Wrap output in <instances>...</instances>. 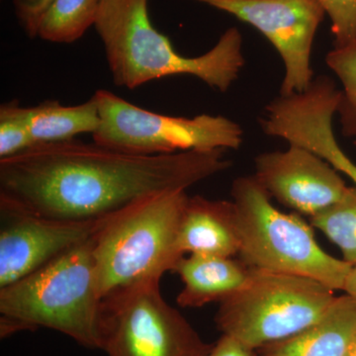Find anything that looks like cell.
I'll list each match as a JSON object with an SVG mask.
<instances>
[{"label": "cell", "instance_id": "obj_1", "mask_svg": "<svg viewBox=\"0 0 356 356\" xmlns=\"http://www.w3.org/2000/svg\"><path fill=\"white\" fill-rule=\"evenodd\" d=\"M225 149L140 156L76 139L0 159V197L50 219L93 221L228 170Z\"/></svg>", "mask_w": 356, "mask_h": 356}, {"label": "cell", "instance_id": "obj_2", "mask_svg": "<svg viewBox=\"0 0 356 356\" xmlns=\"http://www.w3.org/2000/svg\"><path fill=\"white\" fill-rule=\"evenodd\" d=\"M95 28L115 86L130 90L168 76H191L226 92L245 63L242 33L236 27L203 55L178 53L152 22L149 0H102Z\"/></svg>", "mask_w": 356, "mask_h": 356}, {"label": "cell", "instance_id": "obj_3", "mask_svg": "<svg viewBox=\"0 0 356 356\" xmlns=\"http://www.w3.org/2000/svg\"><path fill=\"white\" fill-rule=\"evenodd\" d=\"M91 238L0 288L2 337L46 327L89 350H102L103 299Z\"/></svg>", "mask_w": 356, "mask_h": 356}, {"label": "cell", "instance_id": "obj_4", "mask_svg": "<svg viewBox=\"0 0 356 356\" xmlns=\"http://www.w3.org/2000/svg\"><path fill=\"white\" fill-rule=\"evenodd\" d=\"M186 191L158 192L104 217L91 238L102 299L161 281L184 254L179 232Z\"/></svg>", "mask_w": 356, "mask_h": 356}, {"label": "cell", "instance_id": "obj_5", "mask_svg": "<svg viewBox=\"0 0 356 356\" xmlns=\"http://www.w3.org/2000/svg\"><path fill=\"white\" fill-rule=\"evenodd\" d=\"M231 194L238 214L241 261L252 268L303 276L343 291L350 264L323 250L301 217L278 210L254 175L234 180Z\"/></svg>", "mask_w": 356, "mask_h": 356}, {"label": "cell", "instance_id": "obj_6", "mask_svg": "<svg viewBox=\"0 0 356 356\" xmlns=\"http://www.w3.org/2000/svg\"><path fill=\"white\" fill-rule=\"evenodd\" d=\"M334 292L311 278L250 267L245 286L220 303L215 322L222 334L257 350L317 322Z\"/></svg>", "mask_w": 356, "mask_h": 356}, {"label": "cell", "instance_id": "obj_7", "mask_svg": "<svg viewBox=\"0 0 356 356\" xmlns=\"http://www.w3.org/2000/svg\"><path fill=\"white\" fill-rule=\"evenodd\" d=\"M100 124L92 135L102 146L140 156L191 151L238 149L243 131L240 124L221 115L168 116L142 108L106 89L93 95Z\"/></svg>", "mask_w": 356, "mask_h": 356}, {"label": "cell", "instance_id": "obj_8", "mask_svg": "<svg viewBox=\"0 0 356 356\" xmlns=\"http://www.w3.org/2000/svg\"><path fill=\"white\" fill-rule=\"evenodd\" d=\"M161 281L103 299L102 350L108 356H208L213 344L161 296Z\"/></svg>", "mask_w": 356, "mask_h": 356}, {"label": "cell", "instance_id": "obj_9", "mask_svg": "<svg viewBox=\"0 0 356 356\" xmlns=\"http://www.w3.org/2000/svg\"><path fill=\"white\" fill-rule=\"evenodd\" d=\"M231 14L264 35L284 63L280 95L304 92L314 81L312 48L325 13L317 0H193Z\"/></svg>", "mask_w": 356, "mask_h": 356}, {"label": "cell", "instance_id": "obj_10", "mask_svg": "<svg viewBox=\"0 0 356 356\" xmlns=\"http://www.w3.org/2000/svg\"><path fill=\"white\" fill-rule=\"evenodd\" d=\"M102 219H50L0 197V288L13 284L86 242L95 235Z\"/></svg>", "mask_w": 356, "mask_h": 356}, {"label": "cell", "instance_id": "obj_11", "mask_svg": "<svg viewBox=\"0 0 356 356\" xmlns=\"http://www.w3.org/2000/svg\"><path fill=\"white\" fill-rule=\"evenodd\" d=\"M254 168L255 178L271 198L310 218L337 202L348 188L334 166L294 145L259 154Z\"/></svg>", "mask_w": 356, "mask_h": 356}, {"label": "cell", "instance_id": "obj_12", "mask_svg": "<svg viewBox=\"0 0 356 356\" xmlns=\"http://www.w3.org/2000/svg\"><path fill=\"white\" fill-rule=\"evenodd\" d=\"M179 248L184 255L238 257L241 238L233 201L188 197L180 225Z\"/></svg>", "mask_w": 356, "mask_h": 356}, {"label": "cell", "instance_id": "obj_13", "mask_svg": "<svg viewBox=\"0 0 356 356\" xmlns=\"http://www.w3.org/2000/svg\"><path fill=\"white\" fill-rule=\"evenodd\" d=\"M172 273L178 274L184 288L177 301L182 308H200L222 301L240 291L250 275V267L240 259L219 255L187 254Z\"/></svg>", "mask_w": 356, "mask_h": 356}, {"label": "cell", "instance_id": "obj_14", "mask_svg": "<svg viewBox=\"0 0 356 356\" xmlns=\"http://www.w3.org/2000/svg\"><path fill=\"white\" fill-rule=\"evenodd\" d=\"M336 113L337 102L329 96L307 98L287 115L281 134L288 144L318 154L356 186V163L344 153L334 136L332 121Z\"/></svg>", "mask_w": 356, "mask_h": 356}, {"label": "cell", "instance_id": "obj_15", "mask_svg": "<svg viewBox=\"0 0 356 356\" xmlns=\"http://www.w3.org/2000/svg\"><path fill=\"white\" fill-rule=\"evenodd\" d=\"M355 337L356 300L344 293L310 327L257 351L259 356H346Z\"/></svg>", "mask_w": 356, "mask_h": 356}, {"label": "cell", "instance_id": "obj_16", "mask_svg": "<svg viewBox=\"0 0 356 356\" xmlns=\"http://www.w3.org/2000/svg\"><path fill=\"white\" fill-rule=\"evenodd\" d=\"M28 109L33 145L72 140L81 134L92 136L99 127V110L93 96L72 106L47 100Z\"/></svg>", "mask_w": 356, "mask_h": 356}, {"label": "cell", "instance_id": "obj_17", "mask_svg": "<svg viewBox=\"0 0 356 356\" xmlns=\"http://www.w3.org/2000/svg\"><path fill=\"white\" fill-rule=\"evenodd\" d=\"M102 0H54L40 21L37 38L57 44L77 41L95 27Z\"/></svg>", "mask_w": 356, "mask_h": 356}, {"label": "cell", "instance_id": "obj_18", "mask_svg": "<svg viewBox=\"0 0 356 356\" xmlns=\"http://www.w3.org/2000/svg\"><path fill=\"white\" fill-rule=\"evenodd\" d=\"M310 221L341 250L343 261L356 266V186H348L343 197Z\"/></svg>", "mask_w": 356, "mask_h": 356}, {"label": "cell", "instance_id": "obj_19", "mask_svg": "<svg viewBox=\"0 0 356 356\" xmlns=\"http://www.w3.org/2000/svg\"><path fill=\"white\" fill-rule=\"evenodd\" d=\"M325 63L343 86L337 111L341 133L356 140V44L332 49Z\"/></svg>", "mask_w": 356, "mask_h": 356}, {"label": "cell", "instance_id": "obj_20", "mask_svg": "<svg viewBox=\"0 0 356 356\" xmlns=\"http://www.w3.org/2000/svg\"><path fill=\"white\" fill-rule=\"evenodd\" d=\"M28 107L18 100L2 103L0 106V159L8 158L33 146L29 131Z\"/></svg>", "mask_w": 356, "mask_h": 356}, {"label": "cell", "instance_id": "obj_21", "mask_svg": "<svg viewBox=\"0 0 356 356\" xmlns=\"http://www.w3.org/2000/svg\"><path fill=\"white\" fill-rule=\"evenodd\" d=\"M332 22L334 48L356 44V0H317Z\"/></svg>", "mask_w": 356, "mask_h": 356}, {"label": "cell", "instance_id": "obj_22", "mask_svg": "<svg viewBox=\"0 0 356 356\" xmlns=\"http://www.w3.org/2000/svg\"><path fill=\"white\" fill-rule=\"evenodd\" d=\"M54 0H13L18 23L30 39L37 38L40 21Z\"/></svg>", "mask_w": 356, "mask_h": 356}, {"label": "cell", "instance_id": "obj_23", "mask_svg": "<svg viewBox=\"0 0 356 356\" xmlns=\"http://www.w3.org/2000/svg\"><path fill=\"white\" fill-rule=\"evenodd\" d=\"M208 356H259V353L234 337L222 334L213 344L212 350Z\"/></svg>", "mask_w": 356, "mask_h": 356}, {"label": "cell", "instance_id": "obj_24", "mask_svg": "<svg viewBox=\"0 0 356 356\" xmlns=\"http://www.w3.org/2000/svg\"><path fill=\"white\" fill-rule=\"evenodd\" d=\"M343 292L356 300V266L351 267L350 273L346 278Z\"/></svg>", "mask_w": 356, "mask_h": 356}, {"label": "cell", "instance_id": "obj_25", "mask_svg": "<svg viewBox=\"0 0 356 356\" xmlns=\"http://www.w3.org/2000/svg\"><path fill=\"white\" fill-rule=\"evenodd\" d=\"M346 356H356V337L353 339V343H351Z\"/></svg>", "mask_w": 356, "mask_h": 356}, {"label": "cell", "instance_id": "obj_26", "mask_svg": "<svg viewBox=\"0 0 356 356\" xmlns=\"http://www.w3.org/2000/svg\"><path fill=\"white\" fill-rule=\"evenodd\" d=\"M355 145H356V140H355Z\"/></svg>", "mask_w": 356, "mask_h": 356}]
</instances>
